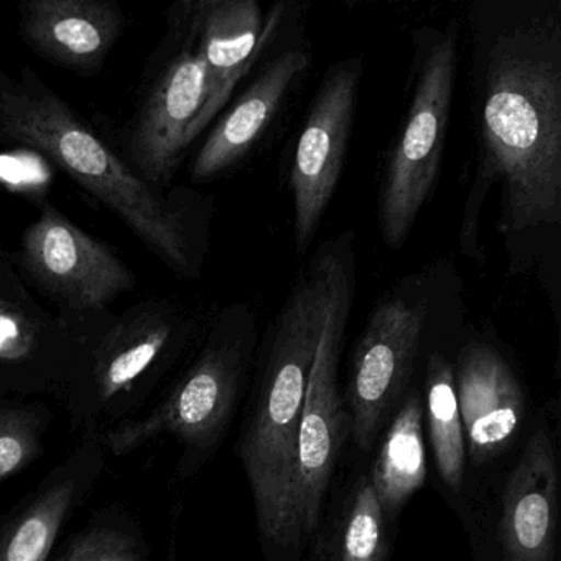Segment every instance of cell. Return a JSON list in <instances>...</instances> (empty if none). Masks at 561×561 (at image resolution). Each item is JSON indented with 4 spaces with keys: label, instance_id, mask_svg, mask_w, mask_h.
I'll use <instances>...</instances> for the list:
<instances>
[{
    "label": "cell",
    "instance_id": "cell-1",
    "mask_svg": "<svg viewBox=\"0 0 561 561\" xmlns=\"http://www.w3.org/2000/svg\"><path fill=\"white\" fill-rule=\"evenodd\" d=\"M481 196L501 185L515 242L561 222V2L478 0L468 12Z\"/></svg>",
    "mask_w": 561,
    "mask_h": 561
},
{
    "label": "cell",
    "instance_id": "cell-2",
    "mask_svg": "<svg viewBox=\"0 0 561 561\" xmlns=\"http://www.w3.org/2000/svg\"><path fill=\"white\" fill-rule=\"evenodd\" d=\"M0 139L47 157L173 271L195 274L199 254L185 213L157 195L31 71L19 81L0 80Z\"/></svg>",
    "mask_w": 561,
    "mask_h": 561
},
{
    "label": "cell",
    "instance_id": "cell-3",
    "mask_svg": "<svg viewBox=\"0 0 561 561\" xmlns=\"http://www.w3.org/2000/svg\"><path fill=\"white\" fill-rule=\"evenodd\" d=\"M323 318V271L313 255L272 328L239 449L259 528L280 547L298 543L301 537L295 507L298 428Z\"/></svg>",
    "mask_w": 561,
    "mask_h": 561
},
{
    "label": "cell",
    "instance_id": "cell-4",
    "mask_svg": "<svg viewBox=\"0 0 561 561\" xmlns=\"http://www.w3.org/2000/svg\"><path fill=\"white\" fill-rule=\"evenodd\" d=\"M413 47L409 111L379 190L380 232L389 248L407 241L439 173L458 68V28H420Z\"/></svg>",
    "mask_w": 561,
    "mask_h": 561
},
{
    "label": "cell",
    "instance_id": "cell-5",
    "mask_svg": "<svg viewBox=\"0 0 561 561\" xmlns=\"http://www.w3.org/2000/svg\"><path fill=\"white\" fill-rule=\"evenodd\" d=\"M314 255L323 271L324 318L298 428L295 507L300 535L313 534L317 528L347 432V415L337 392V366L356 288L354 232L324 242Z\"/></svg>",
    "mask_w": 561,
    "mask_h": 561
},
{
    "label": "cell",
    "instance_id": "cell-6",
    "mask_svg": "<svg viewBox=\"0 0 561 561\" xmlns=\"http://www.w3.org/2000/svg\"><path fill=\"white\" fill-rule=\"evenodd\" d=\"M430 291L422 280L407 278L374 307L357 341L347 376L346 402L351 435L369 451L377 433L402 396L430 317Z\"/></svg>",
    "mask_w": 561,
    "mask_h": 561
},
{
    "label": "cell",
    "instance_id": "cell-7",
    "mask_svg": "<svg viewBox=\"0 0 561 561\" xmlns=\"http://www.w3.org/2000/svg\"><path fill=\"white\" fill-rule=\"evenodd\" d=\"M363 58L334 65L321 81L298 137L290 190L294 195L295 248L307 254L333 199L343 172L356 113Z\"/></svg>",
    "mask_w": 561,
    "mask_h": 561
},
{
    "label": "cell",
    "instance_id": "cell-8",
    "mask_svg": "<svg viewBox=\"0 0 561 561\" xmlns=\"http://www.w3.org/2000/svg\"><path fill=\"white\" fill-rule=\"evenodd\" d=\"M255 317L245 304L226 308L203 351L162 413V422L193 445L218 438L231 419L254 354Z\"/></svg>",
    "mask_w": 561,
    "mask_h": 561
},
{
    "label": "cell",
    "instance_id": "cell-9",
    "mask_svg": "<svg viewBox=\"0 0 561 561\" xmlns=\"http://www.w3.org/2000/svg\"><path fill=\"white\" fill-rule=\"evenodd\" d=\"M25 267L42 287L78 310H96L129 291V268L106 245L47 208L22 238Z\"/></svg>",
    "mask_w": 561,
    "mask_h": 561
},
{
    "label": "cell",
    "instance_id": "cell-10",
    "mask_svg": "<svg viewBox=\"0 0 561 561\" xmlns=\"http://www.w3.org/2000/svg\"><path fill=\"white\" fill-rule=\"evenodd\" d=\"M280 18V12H274L265 19L255 0H202L188 4L186 25L205 64L206 96L186 134V146H192L228 104L239 81L274 38Z\"/></svg>",
    "mask_w": 561,
    "mask_h": 561
},
{
    "label": "cell",
    "instance_id": "cell-11",
    "mask_svg": "<svg viewBox=\"0 0 561 561\" xmlns=\"http://www.w3.org/2000/svg\"><path fill=\"white\" fill-rule=\"evenodd\" d=\"M185 27L186 42L153 83L130 139L136 173L150 186L163 185L175 172L188 147L186 134L205 103V64Z\"/></svg>",
    "mask_w": 561,
    "mask_h": 561
},
{
    "label": "cell",
    "instance_id": "cell-12",
    "mask_svg": "<svg viewBox=\"0 0 561 561\" xmlns=\"http://www.w3.org/2000/svg\"><path fill=\"white\" fill-rule=\"evenodd\" d=\"M455 386L466 451L472 465H488L517 436L525 416L524 390L505 357L482 341L462 347Z\"/></svg>",
    "mask_w": 561,
    "mask_h": 561
},
{
    "label": "cell",
    "instance_id": "cell-13",
    "mask_svg": "<svg viewBox=\"0 0 561 561\" xmlns=\"http://www.w3.org/2000/svg\"><path fill=\"white\" fill-rule=\"evenodd\" d=\"M558 491L557 445L550 430L540 428L528 438L502 489L504 561H554Z\"/></svg>",
    "mask_w": 561,
    "mask_h": 561
},
{
    "label": "cell",
    "instance_id": "cell-14",
    "mask_svg": "<svg viewBox=\"0 0 561 561\" xmlns=\"http://www.w3.org/2000/svg\"><path fill=\"white\" fill-rule=\"evenodd\" d=\"M308 65V51L304 47H291L277 55L259 73L203 144L193 163L195 182L222 175L251 152L277 117L282 104Z\"/></svg>",
    "mask_w": 561,
    "mask_h": 561
},
{
    "label": "cell",
    "instance_id": "cell-15",
    "mask_svg": "<svg viewBox=\"0 0 561 561\" xmlns=\"http://www.w3.org/2000/svg\"><path fill=\"white\" fill-rule=\"evenodd\" d=\"M21 28L48 60L91 71L113 50L124 18L117 5L101 0H32L22 5Z\"/></svg>",
    "mask_w": 561,
    "mask_h": 561
},
{
    "label": "cell",
    "instance_id": "cell-16",
    "mask_svg": "<svg viewBox=\"0 0 561 561\" xmlns=\"http://www.w3.org/2000/svg\"><path fill=\"white\" fill-rule=\"evenodd\" d=\"M423 400L410 393L387 430L374 465L373 482L383 514H396L426 479Z\"/></svg>",
    "mask_w": 561,
    "mask_h": 561
},
{
    "label": "cell",
    "instance_id": "cell-17",
    "mask_svg": "<svg viewBox=\"0 0 561 561\" xmlns=\"http://www.w3.org/2000/svg\"><path fill=\"white\" fill-rule=\"evenodd\" d=\"M426 419L430 443L439 478L453 492L465 482L466 438L456 397L455 369L443 354L433 353L426 364Z\"/></svg>",
    "mask_w": 561,
    "mask_h": 561
},
{
    "label": "cell",
    "instance_id": "cell-18",
    "mask_svg": "<svg viewBox=\"0 0 561 561\" xmlns=\"http://www.w3.org/2000/svg\"><path fill=\"white\" fill-rule=\"evenodd\" d=\"M73 482H61L38 499L0 541V561H45L73 501Z\"/></svg>",
    "mask_w": 561,
    "mask_h": 561
},
{
    "label": "cell",
    "instance_id": "cell-19",
    "mask_svg": "<svg viewBox=\"0 0 561 561\" xmlns=\"http://www.w3.org/2000/svg\"><path fill=\"white\" fill-rule=\"evenodd\" d=\"M383 517L373 482L369 476H363L347 502L336 535L337 561H383Z\"/></svg>",
    "mask_w": 561,
    "mask_h": 561
},
{
    "label": "cell",
    "instance_id": "cell-20",
    "mask_svg": "<svg viewBox=\"0 0 561 561\" xmlns=\"http://www.w3.org/2000/svg\"><path fill=\"white\" fill-rule=\"evenodd\" d=\"M169 328L156 324L152 330L137 336L133 343L114 354L103 374V389L107 397L139 377L159 356L169 340Z\"/></svg>",
    "mask_w": 561,
    "mask_h": 561
},
{
    "label": "cell",
    "instance_id": "cell-21",
    "mask_svg": "<svg viewBox=\"0 0 561 561\" xmlns=\"http://www.w3.org/2000/svg\"><path fill=\"white\" fill-rule=\"evenodd\" d=\"M37 435L31 416L0 412V478L21 469L34 456Z\"/></svg>",
    "mask_w": 561,
    "mask_h": 561
},
{
    "label": "cell",
    "instance_id": "cell-22",
    "mask_svg": "<svg viewBox=\"0 0 561 561\" xmlns=\"http://www.w3.org/2000/svg\"><path fill=\"white\" fill-rule=\"evenodd\" d=\"M64 561H137L133 541L117 531H96L75 545Z\"/></svg>",
    "mask_w": 561,
    "mask_h": 561
},
{
    "label": "cell",
    "instance_id": "cell-23",
    "mask_svg": "<svg viewBox=\"0 0 561 561\" xmlns=\"http://www.w3.org/2000/svg\"><path fill=\"white\" fill-rule=\"evenodd\" d=\"M24 346L25 331L21 321L5 311H0V354L14 356L19 351L24 350Z\"/></svg>",
    "mask_w": 561,
    "mask_h": 561
}]
</instances>
